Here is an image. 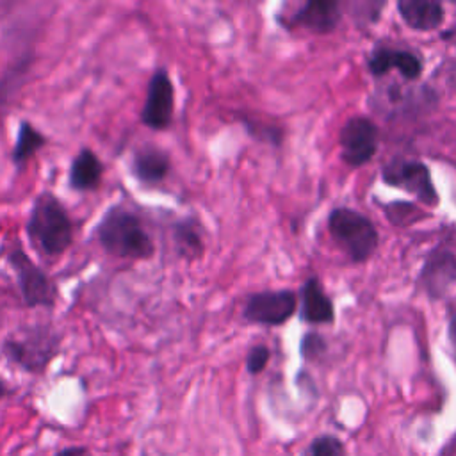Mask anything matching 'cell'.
Returning a JSON list of instances; mask_svg holds the SVG:
<instances>
[{
    "mask_svg": "<svg viewBox=\"0 0 456 456\" xmlns=\"http://www.w3.org/2000/svg\"><path fill=\"white\" fill-rule=\"evenodd\" d=\"M94 233L100 248L116 258L148 260L155 253V244L139 216L123 207L109 208Z\"/></svg>",
    "mask_w": 456,
    "mask_h": 456,
    "instance_id": "6da1fadb",
    "label": "cell"
},
{
    "mask_svg": "<svg viewBox=\"0 0 456 456\" xmlns=\"http://www.w3.org/2000/svg\"><path fill=\"white\" fill-rule=\"evenodd\" d=\"M27 237L45 256H59L71 246L73 221L55 194L43 191L36 196L27 219Z\"/></svg>",
    "mask_w": 456,
    "mask_h": 456,
    "instance_id": "7a4b0ae2",
    "label": "cell"
},
{
    "mask_svg": "<svg viewBox=\"0 0 456 456\" xmlns=\"http://www.w3.org/2000/svg\"><path fill=\"white\" fill-rule=\"evenodd\" d=\"M61 337L43 324L27 326L2 342V354L18 369L30 374H43L59 354Z\"/></svg>",
    "mask_w": 456,
    "mask_h": 456,
    "instance_id": "3957f363",
    "label": "cell"
},
{
    "mask_svg": "<svg viewBox=\"0 0 456 456\" xmlns=\"http://www.w3.org/2000/svg\"><path fill=\"white\" fill-rule=\"evenodd\" d=\"M328 228L354 262L367 260L378 248L379 237L374 224L356 210L335 208L328 217Z\"/></svg>",
    "mask_w": 456,
    "mask_h": 456,
    "instance_id": "277c9868",
    "label": "cell"
},
{
    "mask_svg": "<svg viewBox=\"0 0 456 456\" xmlns=\"http://www.w3.org/2000/svg\"><path fill=\"white\" fill-rule=\"evenodd\" d=\"M7 264L11 265L16 285L20 289L21 299L28 308H52L57 303V287L52 278L36 265L20 244H12L5 255Z\"/></svg>",
    "mask_w": 456,
    "mask_h": 456,
    "instance_id": "5b68a950",
    "label": "cell"
},
{
    "mask_svg": "<svg viewBox=\"0 0 456 456\" xmlns=\"http://www.w3.org/2000/svg\"><path fill=\"white\" fill-rule=\"evenodd\" d=\"M383 180L388 185L406 189L426 205H436L438 194L431 182L429 169L417 160H394L383 167Z\"/></svg>",
    "mask_w": 456,
    "mask_h": 456,
    "instance_id": "8992f818",
    "label": "cell"
},
{
    "mask_svg": "<svg viewBox=\"0 0 456 456\" xmlns=\"http://www.w3.org/2000/svg\"><path fill=\"white\" fill-rule=\"evenodd\" d=\"M175 110V89L166 69H157L146 91V100L141 110V121L151 130H164L169 126Z\"/></svg>",
    "mask_w": 456,
    "mask_h": 456,
    "instance_id": "52a82bcc",
    "label": "cell"
},
{
    "mask_svg": "<svg viewBox=\"0 0 456 456\" xmlns=\"http://www.w3.org/2000/svg\"><path fill=\"white\" fill-rule=\"evenodd\" d=\"M338 141L346 164H349L351 167H358L369 162L376 153L378 128L370 119L363 116H354L347 119L342 126Z\"/></svg>",
    "mask_w": 456,
    "mask_h": 456,
    "instance_id": "ba28073f",
    "label": "cell"
},
{
    "mask_svg": "<svg viewBox=\"0 0 456 456\" xmlns=\"http://www.w3.org/2000/svg\"><path fill=\"white\" fill-rule=\"evenodd\" d=\"M296 294L292 290H265L249 296L244 317L255 324L278 326L296 312Z\"/></svg>",
    "mask_w": 456,
    "mask_h": 456,
    "instance_id": "9c48e42d",
    "label": "cell"
},
{
    "mask_svg": "<svg viewBox=\"0 0 456 456\" xmlns=\"http://www.w3.org/2000/svg\"><path fill=\"white\" fill-rule=\"evenodd\" d=\"M420 283L431 297L444 296L456 283V256L444 249L431 253L422 267Z\"/></svg>",
    "mask_w": 456,
    "mask_h": 456,
    "instance_id": "30bf717a",
    "label": "cell"
},
{
    "mask_svg": "<svg viewBox=\"0 0 456 456\" xmlns=\"http://www.w3.org/2000/svg\"><path fill=\"white\" fill-rule=\"evenodd\" d=\"M367 66L370 73L378 77L385 75L392 68L399 69V73L408 80H415L422 73V61L415 53L408 50H397V48H387V46L376 48L369 55Z\"/></svg>",
    "mask_w": 456,
    "mask_h": 456,
    "instance_id": "8fae6325",
    "label": "cell"
},
{
    "mask_svg": "<svg viewBox=\"0 0 456 456\" xmlns=\"http://www.w3.org/2000/svg\"><path fill=\"white\" fill-rule=\"evenodd\" d=\"M296 25H301L312 32L326 34L335 30L340 21V9L335 2H306L303 4L292 20Z\"/></svg>",
    "mask_w": 456,
    "mask_h": 456,
    "instance_id": "7c38bea8",
    "label": "cell"
},
{
    "mask_svg": "<svg viewBox=\"0 0 456 456\" xmlns=\"http://www.w3.org/2000/svg\"><path fill=\"white\" fill-rule=\"evenodd\" d=\"M103 176V164L91 148H82L69 166V187L78 192L94 191Z\"/></svg>",
    "mask_w": 456,
    "mask_h": 456,
    "instance_id": "4fadbf2b",
    "label": "cell"
},
{
    "mask_svg": "<svg viewBox=\"0 0 456 456\" xmlns=\"http://www.w3.org/2000/svg\"><path fill=\"white\" fill-rule=\"evenodd\" d=\"M401 18L415 30H435L444 21V7L431 0H401L397 2Z\"/></svg>",
    "mask_w": 456,
    "mask_h": 456,
    "instance_id": "5bb4252c",
    "label": "cell"
},
{
    "mask_svg": "<svg viewBox=\"0 0 456 456\" xmlns=\"http://www.w3.org/2000/svg\"><path fill=\"white\" fill-rule=\"evenodd\" d=\"M132 173L141 183L155 185L167 176L169 157L155 146H144L132 159Z\"/></svg>",
    "mask_w": 456,
    "mask_h": 456,
    "instance_id": "9a60e30c",
    "label": "cell"
},
{
    "mask_svg": "<svg viewBox=\"0 0 456 456\" xmlns=\"http://www.w3.org/2000/svg\"><path fill=\"white\" fill-rule=\"evenodd\" d=\"M303 296V319L310 324H328L335 319V310L331 299L322 290L317 278H308L301 290Z\"/></svg>",
    "mask_w": 456,
    "mask_h": 456,
    "instance_id": "2e32d148",
    "label": "cell"
},
{
    "mask_svg": "<svg viewBox=\"0 0 456 456\" xmlns=\"http://www.w3.org/2000/svg\"><path fill=\"white\" fill-rule=\"evenodd\" d=\"M46 144V137L28 121H21L18 134H16V144L12 148V162L18 169H23L25 164Z\"/></svg>",
    "mask_w": 456,
    "mask_h": 456,
    "instance_id": "e0dca14e",
    "label": "cell"
},
{
    "mask_svg": "<svg viewBox=\"0 0 456 456\" xmlns=\"http://www.w3.org/2000/svg\"><path fill=\"white\" fill-rule=\"evenodd\" d=\"M30 64H32V55L25 53L2 75V78H0V116L5 110V107L12 102V98L20 91V87L23 86V82L28 75Z\"/></svg>",
    "mask_w": 456,
    "mask_h": 456,
    "instance_id": "ac0fdd59",
    "label": "cell"
},
{
    "mask_svg": "<svg viewBox=\"0 0 456 456\" xmlns=\"http://www.w3.org/2000/svg\"><path fill=\"white\" fill-rule=\"evenodd\" d=\"M176 249L185 258H198L203 251L201 237L192 221H180L173 232Z\"/></svg>",
    "mask_w": 456,
    "mask_h": 456,
    "instance_id": "d6986e66",
    "label": "cell"
},
{
    "mask_svg": "<svg viewBox=\"0 0 456 456\" xmlns=\"http://www.w3.org/2000/svg\"><path fill=\"white\" fill-rule=\"evenodd\" d=\"M305 456H347V449L338 436L319 435L308 444Z\"/></svg>",
    "mask_w": 456,
    "mask_h": 456,
    "instance_id": "ffe728a7",
    "label": "cell"
},
{
    "mask_svg": "<svg viewBox=\"0 0 456 456\" xmlns=\"http://www.w3.org/2000/svg\"><path fill=\"white\" fill-rule=\"evenodd\" d=\"M269 349L265 346H253L248 353V360H246V367H248V372L249 374H260L267 362H269Z\"/></svg>",
    "mask_w": 456,
    "mask_h": 456,
    "instance_id": "44dd1931",
    "label": "cell"
},
{
    "mask_svg": "<svg viewBox=\"0 0 456 456\" xmlns=\"http://www.w3.org/2000/svg\"><path fill=\"white\" fill-rule=\"evenodd\" d=\"M324 349H326L324 338L319 337V335H315V333L306 335V337L303 338V342H301V353H303V356L308 358V360H314V358L321 356V354L324 353Z\"/></svg>",
    "mask_w": 456,
    "mask_h": 456,
    "instance_id": "7402d4cb",
    "label": "cell"
},
{
    "mask_svg": "<svg viewBox=\"0 0 456 456\" xmlns=\"http://www.w3.org/2000/svg\"><path fill=\"white\" fill-rule=\"evenodd\" d=\"M53 456H93V452L86 445H66L59 449Z\"/></svg>",
    "mask_w": 456,
    "mask_h": 456,
    "instance_id": "603a6c76",
    "label": "cell"
},
{
    "mask_svg": "<svg viewBox=\"0 0 456 456\" xmlns=\"http://www.w3.org/2000/svg\"><path fill=\"white\" fill-rule=\"evenodd\" d=\"M11 394H12V388H11L9 383L0 376V399L7 397V395H11Z\"/></svg>",
    "mask_w": 456,
    "mask_h": 456,
    "instance_id": "cb8c5ba5",
    "label": "cell"
}]
</instances>
